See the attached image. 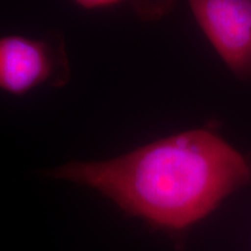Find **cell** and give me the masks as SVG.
I'll return each instance as SVG.
<instances>
[{
  "instance_id": "cell-2",
  "label": "cell",
  "mask_w": 251,
  "mask_h": 251,
  "mask_svg": "<svg viewBox=\"0 0 251 251\" xmlns=\"http://www.w3.org/2000/svg\"><path fill=\"white\" fill-rule=\"evenodd\" d=\"M69 79L61 42L21 35L0 37V90L24 96L46 84L63 85Z\"/></svg>"
},
{
  "instance_id": "cell-3",
  "label": "cell",
  "mask_w": 251,
  "mask_h": 251,
  "mask_svg": "<svg viewBox=\"0 0 251 251\" xmlns=\"http://www.w3.org/2000/svg\"><path fill=\"white\" fill-rule=\"evenodd\" d=\"M194 18L238 77L251 75V0H188Z\"/></svg>"
},
{
  "instance_id": "cell-1",
  "label": "cell",
  "mask_w": 251,
  "mask_h": 251,
  "mask_svg": "<svg viewBox=\"0 0 251 251\" xmlns=\"http://www.w3.org/2000/svg\"><path fill=\"white\" fill-rule=\"evenodd\" d=\"M50 176L97 190L127 215L179 230L249 183L251 169L218 135L196 129L108 161L68 163Z\"/></svg>"
},
{
  "instance_id": "cell-4",
  "label": "cell",
  "mask_w": 251,
  "mask_h": 251,
  "mask_svg": "<svg viewBox=\"0 0 251 251\" xmlns=\"http://www.w3.org/2000/svg\"><path fill=\"white\" fill-rule=\"evenodd\" d=\"M126 1V0H74L80 7L86 9H97V8H105L109 7V6H114L121 2Z\"/></svg>"
}]
</instances>
